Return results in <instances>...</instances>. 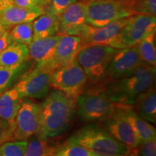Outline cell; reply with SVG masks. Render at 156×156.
Returning <instances> with one entry per match:
<instances>
[{"instance_id":"cell-1","label":"cell","mask_w":156,"mask_h":156,"mask_svg":"<svg viewBox=\"0 0 156 156\" xmlns=\"http://www.w3.org/2000/svg\"><path fill=\"white\" fill-rule=\"evenodd\" d=\"M41 104L40 128L37 136L43 140L56 137L67 129L76 110V100L56 90Z\"/></svg>"},{"instance_id":"cell-2","label":"cell","mask_w":156,"mask_h":156,"mask_svg":"<svg viewBox=\"0 0 156 156\" xmlns=\"http://www.w3.org/2000/svg\"><path fill=\"white\" fill-rule=\"evenodd\" d=\"M154 82L155 67L143 64L127 77L107 82L102 90L116 104L132 106L140 93L153 87Z\"/></svg>"},{"instance_id":"cell-3","label":"cell","mask_w":156,"mask_h":156,"mask_svg":"<svg viewBox=\"0 0 156 156\" xmlns=\"http://www.w3.org/2000/svg\"><path fill=\"white\" fill-rule=\"evenodd\" d=\"M68 140L83 146L95 156H125L130 149L105 129L94 125L82 127Z\"/></svg>"},{"instance_id":"cell-4","label":"cell","mask_w":156,"mask_h":156,"mask_svg":"<svg viewBox=\"0 0 156 156\" xmlns=\"http://www.w3.org/2000/svg\"><path fill=\"white\" fill-rule=\"evenodd\" d=\"M85 2L87 24L93 27L109 23L135 15L134 0H87Z\"/></svg>"},{"instance_id":"cell-5","label":"cell","mask_w":156,"mask_h":156,"mask_svg":"<svg viewBox=\"0 0 156 156\" xmlns=\"http://www.w3.org/2000/svg\"><path fill=\"white\" fill-rule=\"evenodd\" d=\"M76 108L85 122H103L114 114L117 107L103 90L82 92L76 98Z\"/></svg>"},{"instance_id":"cell-6","label":"cell","mask_w":156,"mask_h":156,"mask_svg":"<svg viewBox=\"0 0 156 156\" xmlns=\"http://www.w3.org/2000/svg\"><path fill=\"white\" fill-rule=\"evenodd\" d=\"M119 49L110 46H83L78 52L76 60L91 81H98L106 77L111 60Z\"/></svg>"},{"instance_id":"cell-7","label":"cell","mask_w":156,"mask_h":156,"mask_svg":"<svg viewBox=\"0 0 156 156\" xmlns=\"http://www.w3.org/2000/svg\"><path fill=\"white\" fill-rule=\"evenodd\" d=\"M156 17L151 15H134L109 45L116 49L135 46L151 33L155 32Z\"/></svg>"},{"instance_id":"cell-8","label":"cell","mask_w":156,"mask_h":156,"mask_svg":"<svg viewBox=\"0 0 156 156\" xmlns=\"http://www.w3.org/2000/svg\"><path fill=\"white\" fill-rule=\"evenodd\" d=\"M87 75L77 60L69 65L54 70L51 75V87L73 98L83 91L87 81Z\"/></svg>"},{"instance_id":"cell-9","label":"cell","mask_w":156,"mask_h":156,"mask_svg":"<svg viewBox=\"0 0 156 156\" xmlns=\"http://www.w3.org/2000/svg\"><path fill=\"white\" fill-rule=\"evenodd\" d=\"M52 70L45 67L36 68L22 76L15 88L21 98H43L48 94Z\"/></svg>"},{"instance_id":"cell-10","label":"cell","mask_w":156,"mask_h":156,"mask_svg":"<svg viewBox=\"0 0 156 156\" xmlns=\"http://www.w3.org/2000/svg\"><path fill=\"white\" fill-rule=\"evenodd\" d=\"M41 104L22 100L15 120L13 140H28L38 134L40 128Z\"/></svg>"},{"instance_id":"cell-11","label":"cell","mask_w":156,"mask_h":156,"mask_svg":"<svg viewBox=\"0 0 156 156\" xmlns=\"http://www.w3.org/2000/svg\"><path fill=\"white\" fill-rule=\"evenodd\" d=\"M143 64L135 46L119 49L108 64L106 76L110 80L127 77Z\"/></svg>"},{"instance_id":"cell-12","label":"cell","mask_w":156,"mask_h":156,"mask_svg":"<svg viewBox=\"0 0 156 156\" xmlns=\"http://www.w3.org/2000/svg\"><path fill=\"white\" fill-rule=\"evenodd\" d=\"M129 17L99 28L86 24L81 29L78 36L82 39L83 47L95 45L109 46L127 23Z\"/></svg>"},{"instance_id":"cell-13","label":"cell","mask_w":156,"mask_h":156,"mask_svg":"<svg viewBox=\"0 0 156 156\" xmlns=\"http://www.w3.org/2000/svg\"><path fill=\"white\" fill-rule=\"evenodd\" d=\"M86 24L85 2L78 0L71 4L60 15L58 34L78 36Z\"/></svg>"},{"instance_id":"cell-14","label":"cell","mask_w":156,"mask_h":156,"mask_svg":"<svg viewBox=\"0 0 156 156\" xmlns=\"http://www.w3.org/2000/svg\"><path fill=\"white\" fill-rule=\"evenodd\" d=\"M103 126L115 139L124 144L129 148L136 147L140 141L136 136L126 119L116 108L114 114L103 121Z\"/></svg>"},{"instance_id":"cell-15","label":"cell","mask_w":156,"mask_h":156,"mask_svg":"<svg viewBox=\"0 0 156 156\" xmlns=\"http://www.w3.org/2000/svg\"><path fill=\"white\" fill-rule=\"evenodd\" d=\"M61 35L44 38L33 39L28 45L29 58L36 62V67L52 69L55 49Z\"/></svg>"},{"instance_id":"cell-16","label":"cell","mask_w":156,"mask_h":156,"mask_svg":"<svg viewBox=\"0 0 156 156\" xmlns=\"http://www.w3.org/2000/svg\"><path fill=\"white\" fill-rule=\"evenodd\" d=\"M83 47L82 39L73 35H61L56 44L52 63V69L69 65L76 59L78 52Z\"/></svg>"},{"instance_id":"cell-17","label":"cell","mask_w":156,"mask_h":156,"mask_svg":"<svg viewBox=\"0 0 156 156\" xmlns=\"http://www.w3.org/2000/svg\"><path fill=\"white\" fill-rule=\"evenodd\" d=\"M117 109L129 123L140 142L156 140L155 126L136 114L132 106L118 104Z\"/></svg>"},{"instance_id":"cell-18","label":"cell","mask_w":156,"mask_h":156,"mask_svg":"<svg viewBox=\"0 0 156 156\" xmlns=\"http://www.w3.org/2000/svg\"><path fill=\"white\" fill-rule=\"evenodd\" d=\"M43 14H44V9L40 7L24 8L12 5L0 12V21L11 28L20 23L33 22Z\"/></svg>"},{"instance_id":"cell-19","label":"cell","mask_w":156,"mask_h":156,"mask_svg":"<svg viewBox=\"0 0 156 156\" xmlns=\"http://www.w3.org/2000/svg\"><path fill=\"white\" fill-rule=\"evenodd\" d=\"M134 112L150 123L156 122V93L154 87L140 93L132 105Z\"/></svg>"},{"instance_id":"cell-20","label":"cell","mask_w":156,"mask_h":156,"mask_svg":"<svg viewBox=\"0 0 156 156\" xmlns=\"http://www.w3.org/2000/svg\"><path fill=\"white\" fill-rule=\"evenodd\" d=\"M23 99L15 87L0 93V119L15 125V117Z\"/></svg>"},{"instance_id":"cell-21","label":"cell","mask_w":156,"mask_h":156,"mask_svg":"<svg viewBox=\"0 0 156 156\" xmlns=\"http://www.w3.org/2000/svg\"><path fill=\"white\" fill-rule=\"evenodd\" d=\"M59 17L44 13L33 21V39L44 38L58 35Z\"/></svg>"},{"instance_id":"cell-22","label":"cell","mask_w":156,"mask_h":156,"mask_svg":"<svg viewBox=\"0 0 156 156\" xmlns=\"http://www.w3.org/2000/svg\"><path fill=\"white\" fill-rule=\"evenodd\" d=\"M28 58V46L12 42L0 52V66H18L23 64Z\"/></svg>"},{"instance_id":"cell-23","label":"cell","mask_w":156,"mask_h":156,"mask_svg":"<svg viewBox=\"0 0 156 156\" xmlns=\"http://www.w3.org/2000/svg\"><path fill=\"white\" fill-rule=\"evenodd\" d=\"M138 54L144 64L155 67L156 48H155V32L151 33L145 36L136 45Z\"/></svg>"},{"instance_id":"cell-24","label":"cell","mask_w":156,"mask_h":156,"mask_svg":"<svg viewBox=\"0 0 156 156\" xmlns=\"http://www.w3.org/2000/svg\"><path fill=\"white\" fill-rule=\"evenodd\" d=\"M9 36L12 42L28 46L33 41V22L14 25L9 30Z\"/></svg>"},{"instance_id":"cell-25","label":"cell","mask_w":156,"mask_h":156,"mask_svg":"<svg viewBox=\"0 0 156 156\" xmlns=\"http://www.w3.org/2000/svg\"><path fill=\"white\" fill-rule=\"evenodd\" d=\"M56 150L49 147L47 140L34 135L28 140L25 156H51Z\"/></svg>"},{"instance_id":"cell-26","label":"cell","mask_w":156,"mask_h":156,"mask_svg":"<svg viewBox=\"0 0 156 156\" xmlns=\"http://www.w3.org/2000/svg\"><path fill=\"white\" fill-rule=\"evenodd\" d=\"M28 140H12L0 146L2 156H25Z\"/></svg>"},{"instance_id":"cell-27","label":"cell","mask_w":156,"mask_h":156,"mask_svg":"<svg viewBox=\"0 0 156 156\" xmlns=\"http://www.w3.org/2000/svg\"><path fill=\"white\" fill-rule=\"evenodd\" d=\"M23 64L15 67L0 66V93L7 90L23 69Z\"/></svg>"},{"instance_id":"cell-28","label":"cell","mask_w":156,"mask_h":156,"mask_svg":"<svg viewBox=\"0 0 156 156\" xmlns=\"http://www.w3.org/2000/svg\"><path fill=\"white\" fill-rule=\"evenodd\" d=\"M125 156H156V140L141 141Z\"/></svg>"},{"instance_id":"cell-29","label":"cell","mask_w":156,"mask_h":156,"mask_svg":"<svg viewBox=\"0 0 156 156\" xmlns=\"http://www.w3.org/2000/svg\"><path fill=\"white\" fill-rule=\"evenodd\" d=\"M57 151L64 156H95L83 146L69 140Z\"/></svg>"},{"instance_id":"cell-30","label":"cell","mask_w":156,"mask_h":156,"mask_svg":"<svg viewBox=\"0 0 156 156\" xmlns=\"http://www.w3.org/2000/svg\"><path fill=\"white\" fill-rule=\"evenodd\" d=\"M76 1L78 0H48L44 12L59 17L64 10Z\"/></svg>"},{"instance_id":"cell-31","label":"cell","mask_w":156,"mask_h":156,"mask_svg":"<svg viewBox=\"0 0 156 156\" xmlns=\"http://www.w3.org/2000/svg\"><path fill=\"white\" fill-rule=\"evenodd\" d=\"M134 14L156 15V0H134Z\"/></svg>"},{"instance_id":"cell-32","label":"cell","mask_w":156,"mask_h":156,"mask_svg":"<svg viewBox=\"0 0 156 156\" xmlns=\"http://www.w3.org/2000/svg\"><path fill=\"white\" fill-rule=\"evenodd\" d=\"M15 125L0 119V146L6 142L12 141Z\"/></svg>"},{"instance_id":"cell-33","label":"cell","mask_w":156,"mask_h":156,"mask_svg":"<svg viewBox=\"0 0 156 156\" xmlns=\"http://www.w3.org/2000/svg\"><path fill=\"white\" fill-rule=\"evenodd\" d=\"M13 5L24 8H34L38 7L35 2L34 0H12Z\"/></svg>"},{"instance_id":"cell-34","label":"cell","mask_w":156,"mask_h":156,"mask_svg":"<svg viewBox=\"0 0 156 156\" xmlns=\"http://www.w3.org/2000/svg\"><path fill=\"white\" fill-rule=\"evenodd\" d=\"M12 43L10 37L9 36V30L5 32L2 36L0 37V52L3 51L6 47Z\"/></svg>"},{"instance_id":"cell-35","label":"cell","mask_w":156,"mask_h":156,"mask_svg":"<svg viewBox=\"0 0 156 156\" xmlns=\"http://www.w3.org/2000/svg\"><path fill=\"white\" fill-rule=\"evenodd\" d=\"M13 5L12 0H0V12L6 7Z\"/></svg>"},{"instance_id":"cell-36","label":"cell","mask_w":156,"mask_h":156,"mask_svg":"<svg viewBox=\"0 0 156 156\" xmlns=\"http://www.w3.org/2000/svg\"><path fill=\"white\" fill-rule=\"evenodd\" d=\"M34 1L37 5V6L41 7V8H43L45 10V8H46V5H47L48 0H34ZM44 13H45V12H44Z\"/></svg>"},{"instance_id":"cell-37","label":"cell","mask_w":156,"mask_h":156,"mask_svg":"<svg viewBox=\"0 0 156 156\" xmlns=\"http://www.w3.org/2000/svg\"><path fill=\"white\" fill-rule=\"evenodd\" d=\"M9 29H10V28L7 27V25H4L3 23L0 21V37L2 36V35L5 34V32L8 31Z\"/></svg>"},{"instance_id":"cell-38","label":"cell","mask_w":156,"mask_h":156,"mask_svg":"<svg viewBox=\"0 0 156 156\" xmlns=\"http://www.w3.org/2000/svg\"><path fill=\"white\" fill-rule=\"evenodd\" d=\"M51 156H64V155H62V154L60 153L59 152H58L57 150H56V151L54 152V153L52 154V155Z\"/></svg>"},{"instance_id":"cell-39","label":"cell","mask_w":156,"mask_h":156,"mask_svg":"<svg viewBox=\"0 0 156 156\" xmlns=\"http://www.w3.org/2000/svg\"><path fill=\"white\" fill-rule=\"evenodd\" d=\"M80 1H87V0H80Z\"/></svg>"},{"instance_id":"cell-40","label":"cell","mask_w":156,"mask_h":156,"mask_svg":"<svg viewBox=\"0 0 156 156\" xmlns=\"http://www.w3.org/2000/svg\"><path fill=\"white\" fill-rule=\"evenodd\" d=\"M0 156H2V155H1V153H0Z\"/></svg>"}]
</instances>
